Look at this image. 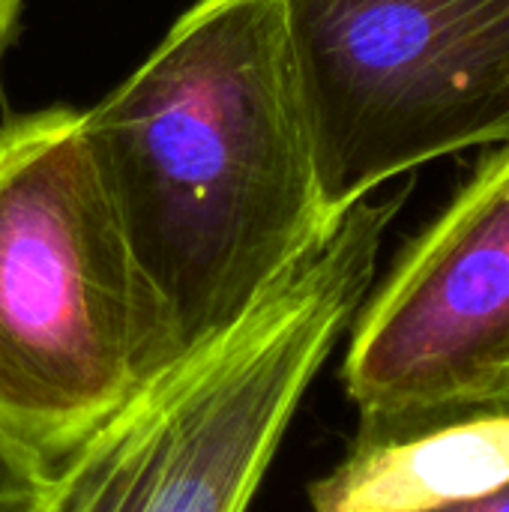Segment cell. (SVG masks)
Masks as SVG:
<instances>
[{
	"instance_id": "4",
	"label": "cell",
	"mask_w": 509,
	"mask_h": 512,
	"mask_svg": "<svg viewBox=\"0 0 509 512\" xmlns=\"http://www.w3.org/2000/svg\"><path fill=\"white\" fill-rule=\"evenodd\" d=\"M321 207L509 144V0H282Z\"/></svg>"
},
{
	"instance_id": "5",
	"label": "cell",
	"mask_w": 509,
	"mask_h": 512,
	"mask_svg": "<svg viewBox=\"0 0 509 512\" xmlns=\"http://www.w3.org/2000/svg\"><path fill=\"white\" fill-rule=\"evenodd\" d=\"M509 357V144L396 258L342 363L360 417L441 405Z\"/></svg>"
},
{
	"instance_id": "2",
	"label": "cell",
	"mask_w": 509,
	"mask_h": 512,
	"mask_svg": "<svg viewBox=\"0 0 509 512\" xmlns=\"http://www.w3.org/2000/svg\"><path fill=\"white\" fill-rule=\"evenodd\" d=\"M402 195L354 204L234 327L144 381L48 471L36 512H246L363 309Z\"/></svg>"
},
{
	"instance_id": "9",
	"label": "cell",
	"mask_w": 509,
	"mask_h": 512,
	"mask_svg": "<svg viewBox=\"0 0 509 512\" xmlns=\"http://www.w3.org/2000/svg\"><path fill=\"white\" fill-rule=\"evenodd\" d=\"M417 512H509V480L504 486L483 492L477 498H465V501H453V504H441V507Z\"/></svg>"
},
{
	"instance_id": "1",
	"label": "cell",
	"mask_w": 509,
	"mask_h": 512,
	"mask_svg": "<svg viewBox=\"0 0 509 512\" xmlns=\"http://www.w3.org/2000/svg\"><path fill=\"white\" fill-rule=\"evenodd\" d=\"M81 129L129 252L144 381L234 327L336 228L282 0H195Z\"/></svg>"
},
{
	"instance_id": "7",
	"label": "cell",
	"mask_w": 509,
	"mask_h": 512,
	"mask_svg": "<svg viewBox=\"0 0 509 512\" xmlns=\"http://www.w3.org/2000/svg\"><path fill=\"white\" fill-rule=\"evenodd\" d=\"M480 417H509V357L495 372L477 381L471 390L441 405L411 411V414H396V417H360L354 438H393V435L417 432L426 426L462 423V420H480Z\"/></svg>"
},
{
	"instance_id": "8",
	"label": "cell",
	"mask_w": 509,
	"mask_h": 512,
	"mask_svg": "<svg viewBox=\"0 0 509 512\" xmlns=\"http://www.w3.org/2000/svg\"><path fill=\"white\" fill-rule=\"evenodd\" d=\"M48 468L0 435V512H36Z\"/></svg>"
},
{
	"instance_id": "3",
	"label": "cell",
	"mask_w": 509,
	"mask_h": 512,
	"mask_svg": "<svg viewBox=\"0 0 509 512\" xmlns=\"http://www.w3.org/2000/svg\"><path fill=\"white\" fill-rule=\"evenodd\" d=\"M141 384L135 276L81 111L0 123V435L51 471Z\"/></svg>"
},
{
	"instance_id": "10",
	"label": "cell",
	"mask_w": 509,
	"mask_h": 512,
	"mask_svg": "<svg viewBox=\"0 0 509 512\" xmlns=\"http://www.w3.org/2000/svg\"><path fill=\"white\" fill-rule=\"evenodd\" d=\"M18 12H21V0H0V54L9 45V39H12Z\"/></svg>"
},
{
	"instance_id": "6",
	"label": "cell",
	"mask_w": 509,
	"mask_h": 512,
	"mask_svg": "<svg viewBox=\"0 0 509 512\" xmlns=\"http://www.w3.org/2000/svg\"><path fill=\"white\" fill-rule=\"evenodd\" d=\"M509 480V417L354 438L309 489L312 512H417L492 492Z\"/></svg>"
}]
</instances>
